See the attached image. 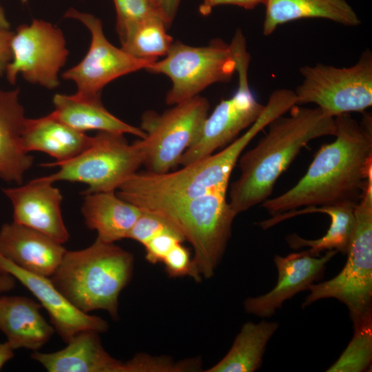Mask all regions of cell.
<instances>
[{
  "instance_id": "d4e9b609",
  "label": "cell",
  "mask_w": 372,
  "mask_h": 372,
  "mask_svg": "<svg viewBox=\"0 0 372 372\" xmlns=\"http://www.w3.org/2000/svg\"><path fill=\"white\" fill-rule=\"evenodd\" d=\"M52 113L71 127L85 133L90 130L130 134L141 138L145 133L110 113L103 105L101 97H87L74 94H56L53 97Z\"/></svg>"
},
{
  "instance_id": "d590c367",
  "label": "cell",
  "mask_w": 372,
  "mask_h": 372,
  "mask_svg": "<svg viewBox=\"0 0 372 372\" xmlns=\"http://www.w3.org/2000/svg\"><path fill=\"white\" fill-rule=\"evenodd\" d=\"M14 285L15 278L0 268V293L11 290Z\"/></svg>"
},
{
  "instance_id": "e0dca14e",
  "label": "cell",
  "mask_w": 372,
  "mask_h": 372,
  "mask_svg": "<svg viewBox=\"0 0 372 372\" xmlns=\"http://www.w3.org/2000/svg\"><path fill=\"white\" fill-rule=\"evenodd\" d=\"M2 190L12 205L14 223L62 245L69 240L61 209L63 196L52 183L40 177L24 185Z\"/></svg>"
},
{
  "instance_id": "603a6c76",
  "label": "cell",
  "mask_w": 372,
  "mask_h": 372,
  "mask_svg": "<svg viewBox=\"0 0 372 372\" xmlns=\"http://www.w3.org/2000/svg\"><path fill=\"white\" fill-rule=\"evenodd\" d=\"M92 136L79 132L60 121L52 113L37 118H26L23 144L28 153H45L55 159L54 163L76 156L90 145Z\"/></svg>"
},
{
  "instance_id": "8992f818",
  "label": "cell",
  "mask_w": 372,
  "mask_h": 372,
  "mask_svg": "<svg viewBox=\"0 0 372 372\" xmlns=\"http://www.w3.org/2000/svg\"><path fill=\"white\" fill-rule=\"evenodd\" d=\"M355 226L342 271L331 280L311 284L304 308L324 298L346 305L352 322L372 311V176L355 207Z\"/></svg>"
},
{
  "instance_id": "7c38bea8",
  "label": "cell",
  "mask_w": 372,
  "mask_h": 372,
  "mask_svg": "<svg viewBox=\"0 0 372 372\" xmlns=\"http://www.w3.org/2000/svg\"><path fill=\"white\" fill-rule=\"evenodd\" d=\"M12 59L5 74L14 84L21 74L28 82L47 89L60 84L59 73L65 64L69 52L62 31L42 19L19 25L11 43Z\"/></svg>"
},
{
  "instance_id": "ba28073f",
  "label": "cell",
  "mask_w": 372,
  "mask_h": 372,
  "mask_svg": "<svg viewBox=\"0 0 372 372\" xmlns=\"http://www.w3.org/2000/svg\"><path fill=\"white\" fill-rule=\"evenodd\" d=\"M230 45L236 61L238 87L231 97L222 100L207 115L196 139L180 157L179 165H187L228 145L242 130L249 127L265 109L249 86L250 56L241 30H236Z\"/></svg>"
},
{
  "instance_id": "4fadbf2b",
  "label": "cell",
  "mask_w": 372,
  "mask_h": 372,
  "mask_svg": "<svg viewBox=\"0 0 372 372\" xmlns=\"http://www.w3.org/2000/svg\"><path fill=\"white\" fill-rule=\"evenodd\" d=\"M65 17L81 21L89 30L91 41L83 59L65 71L61 76L73 81L76 94L87 97H101L103 87L116 79L148 68L154 61L136 58L113 45L105 37L101 21L95 16L70 8Z\"/></svg>"
},
{
  "instance_id": "3957f363",
  "label": "cell",
  "mask_w": 372,
  "mask_h": 372,
  "mask_svg": "<svg viewBox=\"0 0 372 372\" xmlns=\"http://www.w3.org/2000/svg\"><path fill=\"white\" fill-rule=\"evenodd\" d=\"M133 255L98 238L89 247L66 251L50 277L64 297L84 313L105 310L118 318V297L130 282Z\"/></svg>"
},
{
  "instance_id": "9c48e42d",
  "label": "cell",
  "mask_w": 372,
  "mask_h": 372,
  "mask_svg": "<svg viewBox=\"0 0 372 372\" xmlns=\"http://www.w3.org/2000/svg\"><path fill=\"white\" fill-rule=\"evenodd\" d=\"M300 73L302 82L293 90L298 105L316 104L333 117L363 112L372 105V52L369 49L350 67L317 63L301 67Z\"/></svg>"
},
{
  "instance_id": "2e32d148",
  "label": "cell",
  "mask_w": 372,
  "mask_h": 372,
  "mask_svg": "<svg viewBox=\"0 0 372 372\" xmlns=\"http://www.w3.org/2000/svg\"><path fill=\"white\" fill-rule=\"evenodd\" d=\"M338 252L328 250L320 258L311 256L307 250L285 257L275 255L273 261L278 273L276 286L263 295L247 298L243 303L245 312L260 318L271 317L285 301L320 280L327 264Z\"/></svg>"
},
{
  "instance_id": "1f68e13d",
  "label": "cell",
  "mask_w": 372,
  "mask_h": 372,
  "mask_svg": "<svg viewBox=\"0 0 372 372\" xmlns=\"http://www.w3.org/2000/svg\"><path fill=\"white\" fill-rule=\"evenodd\" d=\"M185 240L183 235L177 231H165L152 238L143 246L145 259L151 264L162 262L167 253L178 242Z\"/></svg>"
},
{
  "instance_id": "5b68a950",
  "label": "cell",
  "mask_w": 372,
  "mask_h": 372,
  "mask_svg": "<svg viewBox=\"0 0 372 372\" xmlns=\"http://www.w3.org/2000/svg\"><path fill=\"white\" fill-rule=\"evenodd\" d=\"M227 189L184 200L159 202L141 209L168 220L194 249L192 262L198 278H209L219 265L237 216L227 200Z\"/></svg>"
},
{
  "instance_id": "d6a6232c",
  "label": "cell",
  "mask_w": 372,
  "mask_h": 372,
  "mask_svg": "<svg viewBox=\"0 0 372 372\" xmlns=\"http://www.w3.org/2000/svg\"><path fill=\"white\" fill-rule=\"evenodd\" d=\"M266 0H202L199 12L203 16L209 15L212 10L220 5H234L246 10L254 9L256 6L264 5Z\"/></svg>"
},
{
  "instance_id": "6da1fadb",
  "label": "cell",
  "mask_w": 372,
  "mask_h": 372,
  "mask_svg": "<svg viewBox=\"0 0 372 372\" xmlns=\"http://www.w3.org/2000/svg\"><path fill=\"white\" fill-rule=\"evenodd\" d=\"M335 140L322 145L291 189L262 203L271 216L302 207L358 203L372 176V121L349 114L335 117Z\"/></svg>"
},
{
  "instance_id": "277c9868",
  "label": "cell",
  "mask_w": 372,
  "mask_h": 372,
  "mask_svg": "<svg viewBox=\"0 0 372 372\" xmlns=\"http://www.w3.org/2000/svg\"><path fill=\"white\" fill-rule=\"evenodd\" d=\"M251 141L249 133L220 152L165 174L136 172L118 189L121 198L142 208L167 201L184 200L227 189L231 172Z\"/></svg>"
},
{
  "instance_id": "d6986e66",
  "label": "cell",
  "mask_w": 372,
  "mask_h": 372,
  "mask_svg": "<svg viewBox=\"0 0 372 372\" xmlns=\"http://www.w3.org/2000/svg\"><path fill=\"white\" fill-rule=\"evenodd\" d=\"M19 92V88L0 90V177L18 185L34 160L23 144L26 117Z\"/></svg>"
},
{
  "instance_id": "f35d334b",
  "label": "cell",
  "mask_w": 372,
  "mask_h": 372,
  "mask_svg": "<svg viewBox=\"0 0 372 372\" xmlns=\"http://www.w3.org/2000/svg\"><path fill=\"white\" fill-rule=\"evenodd\" d=\"M23 2H26L27 0H22Z\"/></svg>"
},
{
  "instance_id": "5bb4252c",
  "label": "cell",
  "mask_w": 372,
  "mask_h": 372,
  "mask_svg": "<svg viewBox=\"0 0 372 372\" xmlns=\"http://www.w3.org/2000/svg\"><path fill=\"white\" fill-rule=\"evenodd\" d=\"M99 333L84 331L74 335L67 346L55 352L31 354L49 372H156L158 360L138 354L126 362L112 357L104 349Z\"/></svg>"
},
{
  "instance_id": "f1b7e54d",
  "label": "cell",
  "mask_w": 372,
  "mask_h": 372,
  "mask_svg": "<svg viewBox=\"0 0 372 372\" xmlns=\"http://www.w3.org/2000/svg\"><path fill=\"white\" fill-rule=\"evenodd\" d=\"M113 2L116 11L118 34L135 23L147 18L158 17L165 21L153 0H113Z\"/></svg>"
},
{
  "instance_id": "cb8c5ba5",
  "label": "cell",
  "mask_w": 372,
  "mask_h": 372,
  "mask_svg": "<svg viewBox=\"0 0 372 372\" xmlns=\"http://www.w3.org/2000/svg\"><path fill=\"white\" fill-rule=\"evenodd\" d=\"M264 6L265 36L271 35L280 25L303 19H324L350 27L361 23L346 0H266Z\"/></svg>"
},
{
  "instance_id": "9a60e30c",
  "label": "cell",
  "mask_w": 372,
  "mask_h": 372,
  "mask_svg": "<svg viewBox=\"0 0 372 372\" xmlns=\"http://www.w3.org/2000/svg\"><path fill=\"white\" fill-rule=\"evenodd\" d=\"M0 268L19 280L37 299L48 312L55 331L65 343L81 331L91 330L100 333L107 331L105 320L78 309L57 289L50 278L27 271L1 254Z\"/></svg>"
},
{
  "instance_id": "83f0119b",
  "label": "cell",
  "mask_w": 372,
  "mask_h": 372,
  "mask_svg": "<svg viewBox=\"0 0 372 372\" xmlns=\"http://www.w3.org/2000/svg\"><path fill=\"white\" fill-rule=\"evenodd\" d=\"M353 335L345 350L327 372H361L372 360V312L353 323Z\"/></svg>"
},
{
  "instance_id": "74e56055",
  "label": "cell",
  "mask_w": 372,
  "mask_h": 372,
  "mask_svg": "<svg viewBox=\"0 0 372 372\" xmlns=\"http://www.w3.org/2000/svg\"><path fill=\"white\" fill-rule=\"evenodd\" d=\"M10 29V23L3 8L0 6V30Z\"/></svg>"
},
{
  "instance_id": "30bf717a",
  "label": "cell",
  "mask_w": 372,
  "mask_h": 372,
  "mask_svg": "<svg viewBox=\"0 0 372 372\" xmlns=\"http://www.w3.org/2000/svg\"><path fill=\"white\" fill-rule=\"evenodd\" d=\"M236 61L230 44L215 39L196 47L174 41L165 57L146 70L168 76L172 86L165 102L175 105L190 99L213 83L228 82L236 72Z\"/></svg>"
},
{
  "instance_id": "484cf974",
  "label": "cell",
  "mask_w": 372,
  "mask_h": 372,
  "mask_svg": "<svg viewBox=\"0 0 372 372\" xmlns=\"http://www.w3.org/2000/svg\"><path fill=\"white\" fill-rule=\"evenodd\" d=\"M275 322H247L236 335L227 353L207 372H253L262 362L267 344L278 328Z\"/></svg>"
},
{
  "instance_id": "8fae6325",
  "label": "cell",
  "mask_w": 372,
  "mask_h": 372,
  "mask_svg": "<svg viewBox=\"0 0 372 372\" xmlns=\"http://www.w3.org/2000/svg\"><path fill=\"white\" fill-rule=\"evenodd\" d=\"M174 105L162 114L149 110L142 115L145 136L138 141L149 172L165 174L179 165L209 114V101L199 95Z\"/></svg>"
},
{
  "instance_id": "836d02e7",
  "label": "cell",
  "mask_w": 372,
  "mask_h": 372,
  "mask_svg": "<svg viewBox=\"0 0 372 372\" xmlns=\"http://www.w3.org/2000/svg\"><path fill=\"white\" fill-rule=\"evenodd\" d=\"M13 34L10 29L0 30V76L5 74L12 59L10 43Z\"/></svg>"
},
{
  "instance_id": "f546056e",
  "label": "cell",
  "mask_w": 372,
  "mask_h": 372,
  "mask_svg": "<svg viewBox=\"0 0 372 372\" xmlns=\"http://www.w3.org/2000/svg\"><path fill=\"white\" fill-rule=\"evenodd\" d=\"M141 210V214L132 228L128 238L144 245L152 238L161 233L179 231L162 215L146 209Z\"/></svg>"
},
{
  "instance_id": "ac0fdd59",
  "label": "cell",
  "mask_w": 372,
  "mask_h": 372,
  "mask_svg": "<svg viewBox=\"0 0 372 372\" xmlns=\"http://www.w3.org/2000/svg\"><path fill=\"white\" fill-rule=\"evenodd\" d=\"M66 251L49 236L14 222L3 225L0 229V254L34 274L50 278Z\"/></svg>"
},
{
  "instance_id": "44dd1931",
  "label": "cell",
  "mask_w": 372,
  "mask_h": 372,
  "mask_svg": "<svg viewBox=\"0 0 372 372\" xmlns=\"http://www.w3.org/2000/svg\"><path fill=\"white\" fill-rule=\"evenodd\" d=\"M41 307L28 297H0V331L14 350L38 351L54 334L55 329L41 315Z\"/></svg>"
},
{
  "instance_id": "7a4b0ae2",
  "label": "cell",
  "mask_w": 372,
  "mask_h": 372,
  "mask_svg": "<svg viewBox=\"0 0 372 372\" xmlns=\"http://www.w3.org/2000/svg\"><path fill=\"white\" fill-rule=\"evenodd\" d=\"M289 112L273 119L258 144L240 155V174L231 185L229 202L237 215L268 199L279 176L310 141L335 135V117L320 108L296 105Z\"/></svg>"
},
{
  "instance_id": "ffe728a7",
  "label": "cell",
  "mask_w": 372,
  "mask_h": 372,
  "mask_svg": "<svg viewBox=\"0 0 372 372\" xmlns=\"http://www.w3.org/2000/svg\"><path fill=\"white\" fill-rule=\"evenodd\" d=\"M358 203L344 202L331 205L307 207L272 216L258 223L262 229H267L287 219L299 215L322 213L329 216L331 224L325 235L316 240H307L293 234L286 237L289 246L294 249L308 247L307 252L313 256L324 251L335 249L347 254L355 226V207Z\"/></svg>"
},
{
  "instance_id": "e575fe53",
  "label": "cell",
  "mask_w": 372,
  "mask_h": 372,
  "mask_svg": "<svg viewBox=\"0 0 372 372\" xmlns=\"http://www.w3.org/2000/svg\"><path fill=\"white\" fill-rule=\"evenodd\" d=\"M153 1L159 8L169 27L176 17L181 0H153Z\"/></svg>"
},
{
  "instance_id": "52a82bcc",
  "label": "cell",
  "mask_w": 372,
  "mask_h": 372,
  "mask_svg": "<svg viewBox=\"0 0 372 372\" xmlns=\"http://www.w3.org/2000/svg\"><path fill=\"white\" fill-rule=\"evenodd\" d=\"M143 164L138 140L130 144L124 134L98 132L83 152L65 162L42 164L58 167L56 172L42 178L57 181L82 183L87 188L83 194L116 191Z\"/></svg>"
},
{
  "instance_id": "7402d4cb",
  "label": "cell",
  "mask_w": 372,
  "mask_h": 372,
  "mask_svg": "<svg viewBox=\"0 0 372 372\" xmlns=\"http://www.w3.org/2000/svg\"><path fill=\"white\" fill-rule=\"evenodd\" d=\"M81 212L86 226L108 243L128 238L141 214L138 206L121 198L115 191L84 194Z\"/></svg>"
},
{
  "instance_id": "4dcf8cb0",
  "label": "cell",
  "mask_w": 372,
  "mask_h": 372,
  "mask_svg": "<svg viewBox=\"0 0 372 372\" xmlns=\"http://www.w3.org/2000/svg\"><path fill=\"white\" fill-rule=\"evenodd\" d=\"M182 243H177L167 253L162 262L169 276H190L198 282L200 280L194 271L189 251Z\"/></svg>"
},
{
  "instance_id": "4316f807",
  "label": "cell",
  "mask_w": 372,
  "mask_h": 372,
  "mask_svg": "<svg viewBox=\"0 0 372 372\" xmlns=\"http://www.w3.org/2000/svg\"><path fill=\"white\" fill-rule=\"evenodd\" d=\"M168 28L158 17L135 23L118 34L121 48L136 58L156 61L167 54L174 42Z\"/></svg>"
},
{
  "instance_id": "8d00e7d4",
  "label": "cell",
  "mask_w": 372,
  "mask_h": 372,
  "mask_svg": "<svg viewBox=\"0 0 372 372\" xmlns=\"http://www.w3.org/2000/svg\"><path fill=\"white\" fill-rule=\"evenodd\" d=\"M14 356V349L8 342H0V370Z\"/></svg>"
}]
</instances>
